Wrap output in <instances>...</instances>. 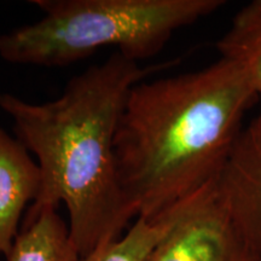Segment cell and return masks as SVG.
I'll return each mask as SVG.
<instances>
[{"mask_svg": "<svg viewBox=\"0 0 261 261\" xmlns=\"http://www.w3.org/2000/svg\"><path fill=\"white\" fill-rule=\"evenodd\" d=\"M167 65L140 67L115 51L68 81L54 100L0 93V109L40 168V191L28 212L64 203L80 257L121 237L136 220L117 181L116 130L130 90Z\"/></svg>", "mask_w": 261, "mask_h": 261, "instance_id": "cell-1", "label": "cell"}, {"mask_svg": "<svg viewBox=\"0 0 261 261\" xmlns=\"http://www.w3.org/2000/svg\"><path fill=\"white\" fill-rule=\"evenodd\" d=\"M255 102L243 71L224 58L137 84L115 136L117 181L133 218L161 215L213 181Z\"/></svg>", "mask_w": 261, "mask_h": 261, "instance_id": "cell-2", "label": "cell"}, {"mask_svg": "<svg viewBox=\"0 0 261 261\" xmlns=\"http://www.w3.org/2000/svg\"><path fill=\"white\" fill-rule=\"evenodd\" d=\"M42 17L0 35V57L14 64L65 67L102 47L139 62L172 35L224 6L223 0H32Z\"/></svg>", "mask_w": 261, "mask_h": 261, "instance_id": "cell-3", "label": "cell"}, {"mask_svg": "<svg viewBox=\"0 0 261 261\" xmlns=\"http://www.w3.org/2000/svg\"><path fill=\"white\" fill-rule=\"evenodd\" d=\"M214 181L185 201L149 261H261L218 198Z\"/></svg>", "mask_w": 261, "mask_h": 261, "instance_id": "cell-4", "label": "cell"}, {"mask_svg": "<svg viewBox=\"0 0 261 261\" xmlns=\"http://www.w3.org/2000/svg\"><path fill=\"white\" fill-rule=\"evenodd\" d=\"M218 198L261 254V98L214 181Z\"/></svg>", "mask_w": 261, "mask_h": 261, "instance_id": "cell-5", "label": "cell"}, {"mask_svg": "<svg viewBox=\"0 0 261 261\" xmlns=\"http://www.w3.org/2000/svg\"><path fill=\"white\" fill-rule=\"evenodd\" d=\"M40 185V168L31 152L0 128V255L9 254L22 214L29 202L37 200Z\"/></svg>", "mask_w": 261, "mask_h": 261, "instance_id": "cell-6", "label": "cell"}, {"mask_svg": "<svg viewBox=\"0 0 261 261\" xmlns=\"http://www.w3.org/2000/svg\"><path fill=\"white\" fill-rule=\"evenodd\" d=\"M79 257L69 226L54 207L28 212L24 226L6 255L8 261H77Z\"/></svg>", "mask_w": 261, "mask_h": 261, "instance_id": "cell-7", "label": "cell"}, {"mask_svg": "<svg viewBox=\"0 0 261 261\" xmlns=\"http://www.w3.org/2000/svg\"><path fill=\"white\" fill-rule=\"evenodd\" d=\"M220 58L236 64L261 98V0H253L234 15L217 42Z\"/></svg>", "mask_w": 261, "mask_h": 261, "instance_id": "cell-8", "label": "cell"}, {"mask_svg": "<svg viewBox=\"0 0 261 261\" xmlns=\"http://www.w3.org/2000/svg\"><path fill=\"white\" fill-rule=\"evenodd\" d=\"M185 201L155 218H137L121 237L98 247L77 261H149L177 221Z\"/></svg>", "mask_w": 261, "mask_h": 261, "instance_id": "cell-9", "label": "cell"}]
</instances>
